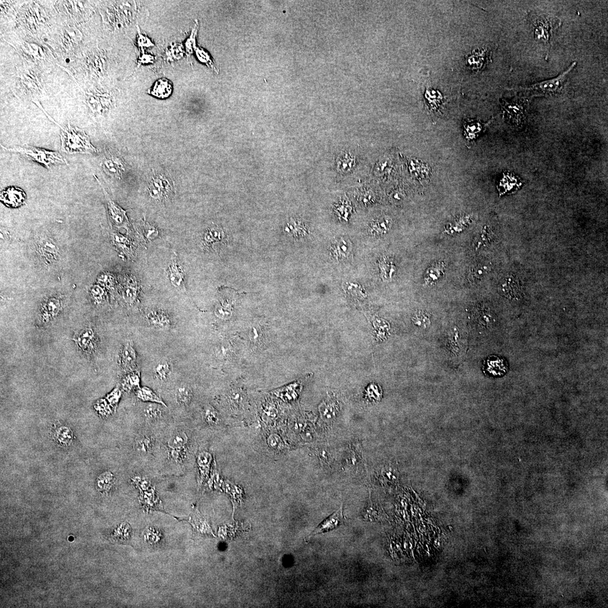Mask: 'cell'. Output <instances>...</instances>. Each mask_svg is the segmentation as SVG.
<instances>
[{
    "label": "cell",
    "instance_id": "obj_16",
    "mask_svg": "<svg viewBox=\"0 0 608 608\" xmlns=\"http://www.w3.org/2000/svg\"><path fill=\"white\" fill-rule=\"evenodd\" d=\"M167 273L169 280L174 287L180 289L184 288L183 269L176 258L172 259L171 263L168 266Z\"/></svg>",
    "mask_w": 608,
    "mask_h": 608
},
{
    "label": "cell",
    "instance_id": "obj_39",
    "mask_svg": "<svg viewBox=\"0 0 608 608\" xmlns=\"http://www.w3.org/2000/svg\"><path fill=\"white\" fill-rule=\"evenodd\" d=\"M197 31H198V24H195V26H194V28L192 29V31L191 36H189V37L187 39V40L186 42V50H187V52L188 54H192L193 53L194 50H196L197 49L196 46V36H197Z\"/></svg>",
    "mask_w": 608,
    "mask_h": 608
},
{
    "label": "cell",
    "instance_id": "obj_37",
    "mask_svg": "<svg viewBox=\"0 0 608 608\" xmlns=\"http://www.w3.org/2000/svg\"><path fill=\"white\" fill-rule=\"evenodd\" d=\"M222 233H223L220 230V229L215 228L209 229L204 235V240L208 244L218 242L221 240Z\"/></svg>",
    "mask_w": 608,
    "mask_h": 608
},
{
    "label": "cell",
    "instance_id": "obj_27",
    "mask_svg": "<svg viewBox=\"0 0 608 608\" xmlns=\"http://www.w3.org/2000/svg\"><path fill=\"white\" fill-rule=\"evenodd\" d=\"M202 418L204 421L210 426H216L221 424V418L217 411L210 405H206L203 408Z\"/></svg>",
    "mask_w": 608,
    "mask_h": 608
},
{
    "label": "cell",
    "instance_id": "obj_13",
    "mask_svg": "<svg viewBox=\"0 0 608 608\" xmlns=\"http://www.w3.org/2000/svg\"><path fill=\"white\" fill-rule=\"evenodd\" d=\"M102 188L107 199L109 215L111 222L116 226L124 225L127 222L126 212L109 198L105 189L103 187Z\"/></svg>",
    "mask_w": 608,
    "mask_h": 608
},
{
    "label": "cell",
    "instance_id": "obj_7",
    "mask_svg": "<svg viewBox=\"0 0 608 608\" xmlns=\"http://www.w3.org/2000/svg\"><path fill=\"white\" fill-rule=\"evenodd\" d=\"M1 201L9 207L17 208L26 201V194L17 187H9L4 189L0 195Z\"/></svg>",
    "mask_w": 608,
    "mask_h": 608
},
{
    "label": "cell",
    "instance_id": "obj_4",
    "mask_svg": "<svg viewBox=\"0 0 608 608\" xmlns=\"http://www.w3.org/2000/svg\"><path fill=\"white\" fill-rule=\"evenodd\" d=\"M2 147L7 151L21 153L29 160L41 163L48 168H50L52 164H68L66 159L57 152L49 151L46 149L27 145L12 148H7L3 146Z\"/></svg>",
    "mask_w": 608,
    "mask_h": 608
},
{
    "label": "cell",
    "instance_id": "obj_8",
    "mask_svg": "<svg viewBox=\"0 0 608 608\" xmlns=\"http://www.w3.org/2000/svg\"><path fill=\"white\" fill-rule=\"evenodd\" d=\"M62 302L61 298L51 297L45 302L41 308V317L42 321L47 323L56 317L62 310Z\"/></svg>",
    "mask_w": 608,
    "mask_h": 608
},
{
    "label": "cell",
    "instance_id": "obj_15",
    "mask_svg": "<svg viewBox=\"0 0 608 608\" xmlns=\"http://www.w3.org/2000/svg\"><path fill=\"white\" fill-rule=\"evenodd\" d=\"M147 320L154 327L167 329L171 326V321L167 314L163 311L152 310L147 315Z\"/></svg>",
    "mask_w": 608,
    "mask_h": 608
},
{
    "label": "cell",
    "instance_id": "obj_24",
    "mask_svg": "<svg viewBox=\"0 0 608 608\" xmlns=\"http://www.w3.org/2000/svg\"><path fill=\"white\" fill-rule=\"evenodd\" d=\"M487 371L493 375H501L506 372L505 362L498 357H491L487 361Z\"/></svg>",
    "mask_w": 608,
    "mask_h": 608
},
{
    "label": "cell",
    "instance_id": "obj_44",
    "mask_svg": "<svg viewBox=\"0 0 608 608\" xmlns=\"http://www.w3.org/2000/svg\"><path fill=\"white\" fill-rule=\"evenodd\" d=\"M146 231H147L146 233L147 234V237L149 239H150L149 238H153L154 237H156L157 235V232L156 231V229L153 228L152 227H150L147 228V229H146Z\"/></svg>",
    "mask_w": 608,
    "mask_h": 608
},
{
    "label": "cell",
    "instance_id": "obj_40",
    "mask_svg": "<svg viewBox=\"0 0 608 608\" xmlns=\"http://www.w3.org/2000/svg\"><path fill=\"white\" fill-rule=\"evenodd\" d=\"M138 37L137 39V44L139 48L142 49L144 53V49L152 47L154 46L153 43L150 39L148 37L143 35L141 33L140 29L138 27Z\"/></svg>",
    "mask_w": 608,
    "mask_h": 608
},
{
    "label": "cell",
    "instance_id": "obj_3",
    "mask_svg": "<svg viewBox=\"0 0 608 608\" xmlns=\"http://www.w3.org/2000/svg\"><path fill=\"white\" fill-rule=\"evenodd\" d=\"M62 151L67 154H93L98 151L92 144L91 139L81 129L70 125L63 129L61 134Z\"/></svg>",
    "mask_w": 608,
    "mask_h": 608
},
{
    "label": "cell",
    "instance_id": "obj_14",
    "mask_svg": "<svg viewBox=\"0 0 608 608\" xmlns=\"http://www.w3.org/2000/svg\"><path fill=\"white\" fill-rule=\"evenodd\" d=\"M95 334L91 328L84 329L76 334L74 340L84 352L90 353L93 351Z\"/></svg>",
    "mask_w": 608,
    "mask_h": 608
},
{
    "label": "cell",
    "instance_id": "obj_31",
    "mask_svg": "<svg viewBox=\"0 0 608 608\" xmlns=\"http://www.w3.org/2000/svg\"><path fill=\"white\" fill-rule=\"evenodd\" d=\"M380 269L382 278L387 281L392 280L397 272L395 264L388 258L383 259L381 264Z\"/></svg>",
    "mask_w": 608,
    "mask_h": 608
},
{
    "label": "cell",
    "instance_id": "obj_28",
    "mask_svg": "<svg viewBox=\"0 0 608 608\" xmlns=\"http://www.w3.org/2000/svg\"><path fill=\"white\" fill-rule=\"evenodd\" d=\"M488 59V52L487 50L483 49L471 55L468 59V63L472 69L478 70L484 67Z\"/></svg>",
    "mask_w": 608,
    "mask_h": 608
},
{
    "label": "cell",
    "instance_id": "obj_6",
    "mask_svg": "<svg viewBox=\"0 0 608 608\" xmlns=\"http://www.w3.org/2000/svg\"><path fill=\"white\" fill-rule=\"evenodd\" d=\"M559 19L547 15L537 16L533 22V33L537 40L545 44L550 42L553 32L560 26Z\"/></svg>",
    "mask_w": 608,
    "mask_h": 608
},
{
    "label": "cell",
    "instance_id": "obj_19",
    "mask_svg": "<svg viewBox=\"0 0 608 608\" xmlns=\"http://www.w3.org/2000/svg\"><path fill=\"white\" fill-rule=\"evenodd\" d=\"M172 91V86L171 82L166 78H161L154 83L149 93L158 98L165 99L170 96Z\"/></svg>",
    "mask_w": 608,
    "mask_h": 608
},
{
    "label": "cell",
    "instance_id": "obj_1",
    "mask_svg": "<svg viewBox=\"0 0 608 608\" xmlns=\"http://www.w3.org/2000/svg\"><path fill=\"white\" fill-rule=\"evenodd\" d=\"M159 475H183L193 464L194 446L190 423L174 421L161 433Z\"/></svg>",
    "mask_w": 608,
    "mask_h": 608
},
{
    "label": "cell",
    "instance_id": "obj_35",
    "mask_svg": "<svg viewBox=\"0 0 608 608\" xmlns=\"http://www.w3.org/2000/svg\"><path fill=\"white\" fill-rule=\"evenodd\" d=\"M56 436L58 442L64 445H69L73 440L72 432L67 427L58 428Z\"/></svg>",
    "mask_w": 608,
    "mask_h": 608
},
{
    "label": "cell",
    "instance_id": "obj_30",
    "mask_svg": "<svg viewBox=\"0 0 608 608\" xmlns=\"http://www.w3.org/2000/svg\"><path fill=\"white\" fill-rule=\"evenodd\" d=\"M351 251V245L346 240L341 239L332 246V253L337 259H342L348 256Z\"/></svg>",
    "mask_w": 608,
    "mask_h": 608
},
{
    "label": "cell",
    "instance_id": "obj_23",
    "mask_svg": "<svg viewBox=\"0 0 608 608\" xmlns=\"http://www.w3.org/2000/svg\"><path fill=\"white\" fill-rule=\"evenodd\" d=\"M465 138L468 142L475 140L482 132L483 126L480 122L465 121L463 123Z\"/></svg>",
    "mask_w": 608,
    "mask_h": 608
},
{
    "label": "cell",
    "instance_id": "obj_20",
    "mask_svg": "<svg viewBox=\"0 0 608 608\" xmlns=\"http://www.w3.org/2000/svg\"><path fill=\"white\" fill-rule=\"evenodd\" d=\"M503 109L506 116L513 122L520 123L525 119V107L522 104L505 102Z\"/></svg>",
    "mask_w": 608,
    "mask_h": 608
},
{
    "label": "cell",
    "instance_id": "obj_43",
    "mask_svg": "<svg viewBox=\"0 0 608 608\" xmlns=\"http://www.w3.org/2000/svg\"><path fill=\"white\" fill-rule=\"evenodd\" d=\"M154 57L151 55L146 54L143 53L142 56L138 59L139 66H140L142 64H148L153 63Z\"/></svg>",
    "mask_w": 608,
    "mask_h": 608
},
{
    "label": "cell",
    "instance_id": "obj_41",
    "mask_svg": "<svg viewBox=\"0 0 608 608\" xmlns=\"http://www.w3.org/2000/svg\"><path fill=\"white\" fill-rule=\"evenodd\" d=\"M196 52L197 58L199 61H200L201 62L206 63L208 66L211 67L212 68L215 69V67L213 66L212 61H211V58L207 53H206L205 51H204L203 49L198 48L196 49Z\"/></svg>",
    "mask_w": 608,
    "mask_h": 608
},
{
    "label": "cell",
    "instance_id": "obj_5",
    "mask_svg": "<svg viewBox=\"0 0 608 608\" xmlns=\"http://www.w3.org/2000/svg\"><path fill=\"white\" fill-rule=\"evenodd\" d=\"M576 62H573L571 66L559 76L532 84L527 88H519V91H524L534 96H552L559 93L564 88L569 74L576 66Z\"/></svg>",
    "mask_w": 608,
    "mask_h": 608
},
{
    "label": "cell",
    "instance_id": "obj_32",
    "mask_svg": "<svg viewBox=\"0 0 608 608\" xmlns=\"http://www.w3.org/2000/svg\"><path fill=\"white\" fill-rule=\"evenodd\" d=\"M122 295L124 301L128 304L133 303L138 295V288L134 283H127L123 287Z\"/></svg>",
    "mask_w": 608,
    "mask_h": 608
},
{
    "label": "cell",
    "instance_id": "obj_34",
    "mask_svg": "<svg viewBox=\"0 0 608 608\" xmlns=\"http://www.w3.org/2000/svg\"><path fill=\"white\" fill-rule=\"evenodd\" d=\"M488 272V268L485 266L478 264L471 269L468 275V280L472 283H475L482 280Z\"/></svg>",
    "mask_w": 608,
    "mask_h": 608
},
{
    "label": "cell",
    "instance_id": "obj_33",
    "mask_svg": "<svg viewBox=\"0 0 608 608\" xmlns=\"http://www.w3.org/2000/svg\"><path fill=\"white\" fill-rule=\"evenodd\" d=\"M412 320L415 325L423 329L430 327L431 321L429 315L424 311H417L413 315Z\"/></svg>",
    "mask_w": 608,
    "mask_h": 608
},
{
    "label": "cell",
    "instance_id": "obj_38",
    "mask_svg": "<svg viewBox=\"0 0 608 608\" xmlns=\"http://www.w3.org/2000/svg\"><path fill=\"white\" fill-rule=\"evenodd\" d=\"M464 219L462 221L458 220L449 224L448 227L446 229V231L448 234H453L456 233L461 232L466 227L467 221H464Z\"/></svg>",
    "mask_w": 608,
    "mask_h": 608
},
{
    "label": "cell",
    "instance_id": "obj_26",
    "mask_svg": "<svg viewBox=\"0 0 608 608\" xmlns=\"http://www.w3.org/2000/svg\"><path fill=\"white\" fill-rule=\"evenodd\" d=\"M154 376L160 381H165L170 375L171 368L170 362L166 360L158 362L154 367Z\"/></svg>",
    "mask_w": 608,
    "mask_h": 608
},
{
    "label": "cell",
    "instance_id": "obj_18",
    "mask_svg": "<svg viewBox=\"0 0 608 608\" xmlns=\"http://www.w3.org/2000/svg\"><path fill=\"white\" fill-rule=\"evenodd\" d=\"M337 169L342 173L351 172L356 164V158L351 152H342L336 159Z\"/></svg>",
    "mask_w": 608,
    "mask_h": 608
},
{
    "label": "cell",
    "instance_id": "obj_25",
    "mask_svg": "<svg viewBox=\"0 0 608 608\" xmlns=\"http://www.w3.org/2000/svg\"><path fill=\"white\" fill-rule=\"evenodd\" d=\"M392 225V219L388 216H382L373 221L371 226V231L373 233L381 235L389 231Z\"/></svg>",
    "mask_w": 608,
    "mask_h": 608
},
{
    "label": "cell",
    "instance_id": "obj_9",
    "mask_svg": "<svg viewBox=\"0 0 608 608\" xmlns=\"http://www.w3.org/2000/svg\"><path fill=\"white\" fill-rule=\"evenodd\" d=\"M38 247L39 253L46 262L53 263L59 258V248L51 239H43L39 242Z\"/></svg>",
    "mask_w": 608,
    "mask_h": 608
},
{
    "label": "cell",
    "instance_id": "obj_11",
    "mask_svg": "<svg viewBox=\"0 0 608 608\" xmlns=\"http://www.w3.org/2000/svg\"><path fill=\"white\" fill-rule=\"evenodd\" d=\"M137 353L131 342H127L120 354V363L124 370L132 371L137 366Z\"/></svg>",
    "mask_w": 608,
    "mask_h": 608
},
{
    "label": "cell",
    "instance_id": "obj_17",
    "mask_svg": "<svg viewBox=\"0 0 608 608\" xmlns=\"http://www.w3.org/2000/svg\"><path fill=\"white\" fill-rule=\"evenodd\" d=\"M445 264L442 262H437L427 269L423 281L425 285H430L438 282L444 275Z\"/></svg>",
    "mask_w": 608,
    "mask_h": 608
},
{
    "label": "cell",
    "instance_id": "obj_42",
    "mask_svg": "<svg viewBox=\"0 0 608 608\" xmlns=\"http://www.w3.org/2000/svg\"><path fill=\"white\" fill-rule=\"evenodd\" d=\"M103 289L98 285L94 286L91 290V294L94 300L97 303L101 302L104 296Z\"/></svg>",
    "mask_w": 608,
    "mask_h": 608
},
{
    "label": "cell",
    "instance_id": "obj_2",
    "mask_svg": "<svg viewBox=\"0 0 608 608\" xmlns=\"http://www.w3.org/2000/svg\"><path fill=\"white\" fill-rule=\"evenodd\" d=\"M167 407L156 403H147L141 408V416L138 418V423L152 428L159 432H162L175 420L167 409Z\"/></svg>",
    "mask_w": 608,
    "mask_h": 608
},
{
    "label": "cell",
    "instance_id": "obj_21",
    "mask_svg": "<svg viewBox=\"0 0 608 608\" xmlns=\"http://www.w3.org/2000/svg\"><path fill=\"white\" fill-rule=\"evenodd\" d=\"M102 167L104 171L108 175L117 178H119L123 170L121 162L119 158L114 156L104 158L102 162Z\"/></svg>",
    "mask_w": 608,
    "mask_h": 608
},
{
    "label": "cell",
    "instance_id": "obj_10",
    "mask_svg": "<svg viewBox=\"0 0 608 608\" xmlns=\"http://www.w3.org/2000/svg\"><path fill=\"white\" fill-rule=\"evenodd\" d=\"M344 517H343L342 514V507H341L339 510L334 513L330 517H328L325 521H323L316 528V530L312 533V536L335 529V528L341 525L344 522Z\"/></svg>",
    "mask_w": 608,
    "mask_h": 608
},
{
    "label": "cell",
    "instance_id": "obj_22",
    "mask_svg": "<svg viewBox=\"0 0 608 608\" xmlns=\"http://www.w3.org/2000/svg\"><path fill=\"white\" fill-rule=\"evenodd\" d=\"M136 395L139 400L143 402L158 403L168 408L162 399L150 388L146 386L139 387L136 390Z\"/></svg>",
    "mask_w": 608,
    "mask_h": 608
},
{
    "label": "cell",
    "instance_id": "obj_12",
    "mask_svg": "<svg viewBox=\"0 0 608 608\" xmlns=\"http://www.w3.org/2000/svg\"><path fill=\"white\" fill-rule=\"evenodd\" d=\"M193 398V393L192 388L188 385H179L174 392V400L177 406L182 409L190 407Z\"/></svg>",
    "mask_w": 608,
    "mask_h": 608
},
{
    "label": "cell",
    "instance_id": "obj_29",
    "mask_svg": "<svg viewBox=\"0 0 608 608\" xmlns=\"http://www.w3.org/2000/svg\"><path fill=\"white\" fill-rule=\"evenodd\" d=\"M115 481L116 477L112 472L105 471L99 476L97 486L101 491H108L111 489Z\"/></svg>",
    "mask_w": 608,
    "mask_h": 608
},
{
    "label": "cell",
    "instance_id": "obj_36",
    "mask_svg": "<svg viewBox=\"0 0 608 608\" xmlns=\"http://www.w3.org/2000/svg\"><path fill=\"white\" fill-rule=\"evenodd\" d=\"M140 375L138 372H133L129 374L124 379L123 385L128 390L140 387Z\"/></svg>",
    "mask_w": 608,
    "mask_h": 608
}]
</instances>
